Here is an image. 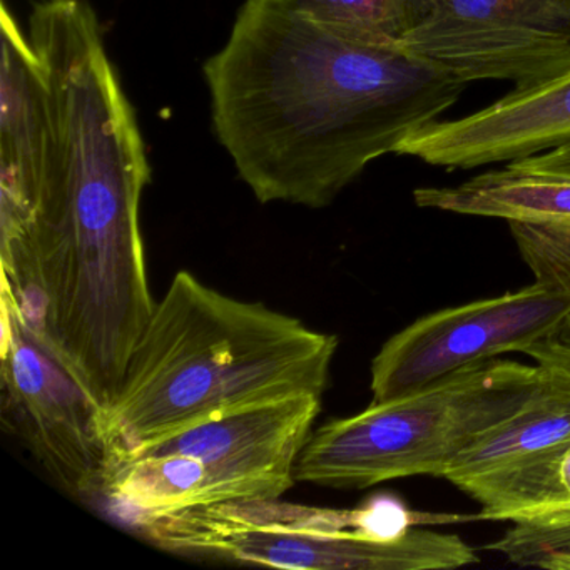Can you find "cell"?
<instances>
[{"label":"cell","instance_id":"cell-1","mask_svg":"<svg viewBox=\"0 0 570 570\" xmlns=\"http://www.w3.org/2000/svg\"><path fill=\"white\" fill-rule=\"evenodd\" d=\"M29 28L55 146L31 218L2 233V293L108 409L156 305L139 228L151 169L91 6L41 0Z\"/></svg>","mask_w":570,"mask_h":570},{"label":"cell","instance_id":"cell-2","mask_svg":"<svg viewBox=\"0 0 570 570\" xmlns=\"http://www.w3.org/2000/svg\"><path fill=\"white\" fill-rule=\"evenodd\" d=\"M205 78L213 128L255 198L313 209L439 121L466 86L292 0H246Z\"/></svg>","mask_w":570,"mask_h":570},{"label":"cell","instance_id":"cell-3","mask_svg":"<svg viewBox=\"0 0 570 570\" xmlns=\"http://www.w3.org/2000/svg\"><path fill=\"white\" fill-rule=\"evenodd\" d=\"M336 348L295 316L176 273L106 409L109 460L253 403L323 396Z\"/></svg>","mask_w":570,"mask_h":570},{"label":"cell","instance_id":"cell-4","mask_svg":"<svg viewBox=\"0 0 570 570\" xmlns=\"http://www.w3.org/2000/svg\"><path fill=\"white\" fill-rule=\"evenodd\" d=\"M159 549L278 569L440 570L479 562L455 533L420 529L445 519L393 497L338 510L275 500L193 507L132 520Z\"/></svg>","mask_w":570,"mask_h":570},{"label":"cell","instance_id":"cell-5","mask_svg":"<svg viewBox=\"0 0 570 570\" xmlns=\"http://www.w3.org/2000/svg\"><path fill=\"white\" fill-rule=\"evenodd\" d=\"M546 368L490 360L426 389L372 403L312 432L296 482L362 490L406 476H439L495 426L515 415L546 382Z\"/></svg>","mask_w":570,"mask_h":570},{"label":"cell","instance_id":"cell-6","mask_svg":"<svg viewBox=\"0 0 570 570\" xmlns=\"http://www.w3.org/2000/svg\"><path fill=\"white\" fill-rule=\"evenodd\" d=\"M0 380L4 423L39 463L69 492L101 489L106 406L6 293Z\"/></svg>","mask_w":570,"mask_h":570},{"label":"cell","instance_id":"cell-7","mask_svg":"<svg viewBox=\"0 0 570 570\" xmlns=\"http://www.w3.org/2000/svg\"><path fill=\"white\" fill-rule=\"evenodd\" d=\"M569 316L570 286L543 282L422 316L373 358L372 403L419 392L505 353H527Z\"/></svg>","mask_w":570,"mask_h":570},{"label":"cell","instance_id":"cell-8","mask_svg":"<svg viewBox=\"0 0 570 570\" xmlns=\"http://www.w3.org/2000/svg\"><path fill=\"white\" fill-rule=\"evenodd\" d=\"M400 46L465 85L530 91L570 75V0H432Z\"/></svg>","mask_w":570,"mask_h":570},{"label":"cell","instance_id":"cell-9","mask_svg":"<svg viewBox=\"0 0 570 570\" xmlns=\"http://www.w3.org/2000/svg\"><path fill=\"white\" fill-rule=\"evenodd\" d=\"M320 410L322 396L316 395L266 400L145 443L119 459L193 456L205 466L203 507L282 499L296 482V462Z\"/></svg>","mask_w":570,"mask_h":570},{"label":"cell","instance_id":"cell-10","mask_svg":"<svg viewBox=\"0 0 570 570\" xmlns=\"http://www.w3.org/2000/svg\"><path fill=\"white\" fill-rule=\"evenodd\" d=\"M570 142V75L542 88L510 92L482 111L436 121L396 155L430 166L473 169L510 163Z\"/></svg>","mask_w":570,"mask_h":570},{"label":"cell","instance_id":"cell-11","mask_svg":"<svg viewBox=\"0 0 570 570\" xmlns=\"http://www.w3.org/2000/svg\"><path fill=\"white\" fill-rule=\"evenodd\" d=\"M0 28V223L2 233H11L38 205L51 163L55 121L41 62L6 6Z\"/></svg>","mask_w":570,"mask_h":570},{"label":"cell","instance_id":"cell-12","mask_svg":"<svg viewBox=\"0 0 570 570\" xmlns=\"http://www.w3.org/2000/svg\"><path fill=\"white\" fill-rule=\"evenodd\" d=\"M546 368L542 389L502 425L463 452L443 479L480 503L487 515L570 449V368Z\"/></svg>","mask_w":570,"mask_h":570},{"label":"cell","instance_id":"cell-13","mask_svg":"<svg viewBox=\"0 0 570 570\" xmlns=\"http://www.w3.org/2000/svg\"><path fill=\"white\" fill-rule=\"evenodd\" d=\"M423 209L533 225H570V175L509 163L469 181L413 193Z\"/></svg>","mask_w":570,"mask_h":570},{"label":"cell","instance_id":"cell-14","mask_svg":"<svg viewBox=\"0 0 570 570\" xmlns=\"http://www.w3.org/2000/svg\"><path fill=\"white\" fill-rule=\"evenodd\" d=\"M315 21L376 45L400 46L432 0H292Z\"/></svg>","mask_w":570,"mask_h":570},{"label":"cell","instance_id":"cell-15","mask_svg":"<svg viewBox=\"0 0 570 570\" xmlns=\"http://www.w3.org/2000/svg\"><path fill=\"white\" fill-rule=\"evenodd\" d=\"M570 515V449L483 520L533 523Z\"/></svg>","mask_w":570,"mask_h":570},{"label":"cell","instance_id":"cell-16","mask_svg":"<svg viewBox=\"0 0 570 570\" xmlns=\"http://www.w3.org/2000/svg\"><path fill=\"white\" fill-rule=\"evenodd\" d=\"M509 225L535 282L570 286V225Z\"/></svg>","mask_w":570,"mask_h":570},{"label":"cell","instance_id":"cell-17","mask_svg":"<svg viewBox=\"0 0 570 570\" xmlns=\"http://www.w3.org/2000/svg\"><path fill=\"white\" fill-rule=\"evenodd\" d=\"M525 355L532 356L535 362L556 363L570 368V316L557 332L537 343Z\"/></svg>","mask_w":570,"mask_h":570},{"label":"cell","instance_id":"cell-18","mask_svg":"<svg viewBox=\"0 0 570 570\" xmlns=\"http://www.w3.org/2000/svg\"><path fill=\"white\" fill-rule=\"evenodd\" d=\"M512 163L522 166V168L533 169V171L570 175V142L559 146V148L550 149V151L539 153V155L517 159V161Z\"/></svg>","mask_w":570,"mask_h":570}]
</instances>
